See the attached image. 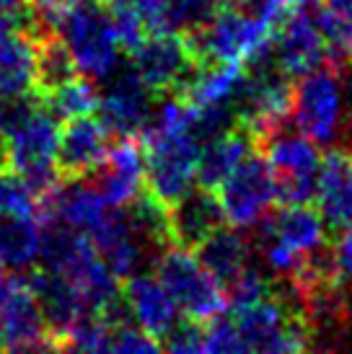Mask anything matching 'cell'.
<instances>
[{
  "mask_svg": "<svg viewBox=\"0 0 352 354\" xmlns=\"http://www.w3.org/2000/svg\"><path fill=\"white\" fill-rule=\"evenodd\" d=\"M290 122L316 145H342L350 117L344 109L337 68L324 65L293 80Z\"/></svg>",
  "mask_w": 352,
  "mask_h": 354,
  "instance_id": "6da1fadb",
  "label": "cell"
},
{
  "mask_svg": "<svg viewBox=\"0 0 352 354\" xmlns=\"http://www.w3.org/2000/svg\"><path fill=\"white\" fill-rule=\"evenodd\" d=\"M274 29L238 6L218 8L215 16L184 41L197 62H252L272 47Z\"/></svg>",
  "mask_w": 352,
  "mask_h": 354,
  "instance_id": "7a4b0ae2",
  "label": "cell"
},
{
  "mask_svg": "<svg viewBox=\"0 0 352 354\" xmlns=\"http://www.w3.org/2000/svg\"><path fill=\"white\" fill-rule=\"evenodd\" d=\"M58 34L73 55L80 75L104 80L122 65V44L98 0H76Z\"/></svg>",
  "mask_w": 352,
  "mask_h": 354,
  "instance_id": "3957f363",
  "label": "cell"
},
{
  "mask_svg": "<svg viewBox=\"0 0 352 354\" xmlns=\"http://www.w3.org/2000/svg\"><path fill=\"white\" fill-rule=\"evenodd\" d=\"M6 142L10 171L24 178V184L39 202L49 197L62 178L58 171L60 119L52 117L42 104L19 129L10 132Z\"/></svg>",
  "mask_w": 352,
  "mask_h": 354,
  "instance_id": "277c9868",
  "label": "cell"
},
{
  "mask_svg": "<svg viewBox=\"0 0 352 354\" xmlns=\"http://www.w3.org/2000/svg\"><path fill=\"white\" fill-rule=\"evenodd\" d=\"M140 145L146 153V192L161 205H171L195 187L200 142L192 132H143Z\"/></svg>",
  "mask_w": 352,
  "mask_h": 354,
  "instance_id": "5b68a950",
  "label": "cell"
},
{
  "mask_svg": "<svg viewBox=\"0 0 352 354\" xmlns=\"http://www.w3.org/2000/svg\"><path fill=\"white\" fill-rule=\"evenodd\" d=\"M256 150L267 158L277 184V202L308 205L316 192V176L322 166V153L316 142L298 129L283 127L264 138Z\"/></svg>",
  "mask_w": 352,
  "mask_h": 354,
  "instance_id": "8992f818",
  "label": "cell"
},
{
  "mask_svg": "<svg viewBox=\"0 0 352 354\" xmlns=\"http://www.w3.org/2000/svg\"><path fill=\"white\" fill-rule=\"evenodd\" d=\"M153 274L161 279V285L166 287L168 295L174 297V303L186 318L205 324L207 318H213L228 305L223 287L202 269L192 248H182L174 243L166 246L153 264Z\"/></svg>",
  "mask_w": 352,
  "mask_h": 354,
  "instance_id": "52a82bcc",
  "label": "cell"
},
{
  "mask_svg": "<svg viewBox=\"0 0 352 354\" xmlns=\"http://www.w3.org/2000/svg\"><path fill=\"white\" fill-rule=\"evenodd\" d=\"M215 197L228 225L252 230L277 205V184L267 158L259 150L246 156L241 166L215 189Z\"/></svg>",
  "mask_w": 352,
  "mask_h": 354,
  "instance_id": "ba28073f",
  "label": "cell"
},
{
  "mask_svg": "<svg viewBox=\"0 0 352 354\" xmlns=\"http://www.w3.org/2000/svg\"><path fill=\"white\" fill-rule=\"evenodd\" d=\"M130 65L156 96H179L200 62L186 47L182 34L156 31L146 34V39L135 50H130Z\"/></svg>",
  "mask_w": 352,
  "mask_h": 354,
  "instance_id": "9c48e42d",
  "label": "cell"
},
{
  "mask_svg": "<svg viewBox=\"0 0 352 354\" xmlns=\"http://www.w3.org/2000/svg\"><path fill=\"white\" fill-rule=\"evenodd\" d=\"M156 93L140 80L132 65H119L101 80L98 91V119L107 124L112 138H140L143 127L156 106Z\"/></svg>",
  "mask_w": 352,
  "mask_h": 354,
  "instance_id": "30bf717a",
  "label": "cell"
},
{
  "mask_svg": "<svg viewBox=\"0 0 352 354\" xmlns=\"http://www.w3.org/2000/svg\"><path fill=\"white\" fill-rule=\"evenodd\" d=\"M0 346L10 352H47L58 349L39 305L21 279L0 297Z\"/></svg>",
  "mask_w": 352,
  "mask_h": 354,
  "instance_id": "8fae6325",
  "label": "cell"
},
{
  "mask_svg": "<svg viewBox=\"0 0 352 354\" xmlns=\"http://www.w3.org/2000/svg\"><path fill=\"white\" fill-rule=\"evenodd\" d=\"M272 57L277 68L290 78H301L316 68L329 65L326 47L311 13L306 8H295L288 19L274 29L272 37ZM332 68V65H329Z\"/></svg>",
  "mask_w": 352,
  "mask_h": 354,
  "instance_id": "7c38bea8",
  "label": "cell"
},
{
  "mask_svg": "<svg viewBox=\"0 0 352 354\" xmlns=\"http://www.w3.org/2000/svg\"><path fill=\"white\" fill-rule=\"evenodd\" d=\"M316 209L324 220V227L340 236L352 225V150L344 145H332L322 156L319 176H316Z\"/></svg>",
  "mask_w": 352,
  "mask_h": 354,
  "instance_id": "4fadbf2b",
  "label": "cell"
},
{
  "mask_svg": "<svg viewBox=\"0 0 352 354\" xmlns=\"http://www.w3.org/2000/svg\"><path fill=\"white\" fill-rule=\"evenodd\" d=\"M109 207H125L146 189V153L137 138H117L104 163L91 174Z\"/></svg>",
  "mask_w": 352,
  "mask_h": 354,
  "instance_id": "5bb4252c",
  "label": "cell"
},
{
  "mask_svg": "<svg viewBox=\"0 0 352 354\" xmlns=\"http://www.w3.org/2000/svg\"><path fill=\"white\" fill-rule=\"evenodd\" d=\"M112 148V132L98 117L68 119L60 127L58 142V171L62 178L91 176L107 158Z\"/></svg>",
  "mask_w": 352,
  "mask_h": 354,
  "instance_id": "9a60e30c",
  "label": "cell"
},
{
  "mask_svg": "<svg viewBox=\"0 0 352 354\" xmlns=\"http://www.w3.org/2000/svg\"><path fill=\"white\" fill-rule=\"evenodd\" d=\"M168 236L171 243L182 248H195L205 236L225 223L215 192L205 187H192L166 207Z\"/></svg>",
  "mask_w": 352,
  "mask_h": 354,
  "instance_id": "2e32d148",
  "label": "cell"
},
{
  "mask_svg": "<svg viewBox=\"0 0 352 354\" xmlns=\"http://www.w3.org/2000/svg\"><path fill=\"white\" fill-rule=\"evenodd\" d=\"M122 295L130 305L132 321L158 342L182 318L179 305L174 303V297L168 295V290L161 285V279L153 272H140V274L127 277Z\"/></svg>",
  "mask_w": 352,
  "mask_h": 354,
  "instance_id": "e0dca14e",
  "label": "cell"
},
{
  "mask_svg": "<svg viewBox=\"0 0 352 354\" xmlns=\"http://www.w3.org/2000/svg\"><path fill=\"white\" fill-rule=\"evenodd\" d=\"M192 254H195V259L202 264L207 274L223 287V292L225 287L231 285L236 277L256 259L252 238L246 236V230L225 225V223L220 227H215L210 236L202 238L192 248Z\"/></svg>",
  "mask_w": 352,
  "mask_h": 354,
  "instance_id": "ac0fdd59",
  "label": "cell"
},
{
  "mask_svg": "<svg viewBox=\"0 0 352 354\" xmlns=\"http://www.w3.org/2000/svg\"><path fill=\"white\" fill-rule=\"evenodd\" d=\"M252 230L280 241L283 246H288L298 256H308L326 243L324 220L319 209L311 207V202L308 205H283L280 209L264 215Z\"/></svg>",
  "mask_w": 352,
  "mask_h": 354,
  "instance_id": "d6986e66",
  "label": "cell"
},
{
  "mask_svg": "<svg viewBox=\"0 0 352 354\" xmlns=\"http://www.w3.org/2000/svg\"><path fill=\"white\" fill-rule=\"evenodd\" d=\"M26 287L31 290V295H34V300L39 305L42 315H44L49 331H52L55 344H58L60 334L76 318L88 313V308L83 305V297L78 295L76 285L70 282L68 277L58 274V272L34 266V269L26 272Z\"/></svg>",
  "mask_w": 352,
  "mask_h": 354,
  "instance_id": "ffe728a7",
  "label": "cell"
},
{
  "mask_svg": "<svg viewBox=\"0 0 352 354\" xmlns=\"http://www.w3.org/2000/svg\"><path fill=\"white\" fill-rule=\"evenodd\" d=\"M249 80V70L241 62H200L192 78L182 88V99L192 106H234L238 104L241 93Z\"/></svg>",
  "mask_w": 352,
  "mask_h": 354,
  "instance_id": "44dd1931",
  "label": "cell"
},
{
  "mask_svg": "<svg viewBox=\"0 0 352 354\" xmlns=\"http://www.w3.org/2000/svg\"><path fill=\"white\" fill-rule=\"evenodd\" d=\"M256 150L252 135L244 127H236L225 132L220 138L210 140L200 148L197 158V171H195V184L215 192L225 178L241 166L246 156H252Z\"/></svg>",
  "mask_w": 352,
  "mask_h": 354,
  "instance_id": "7402d4cb",
  "label": "cell"
},
{
  "mask_svg": "<svg viewBox=\"0 0 352 354\" xmlns=\"http://www.w3.org/2000/svg\"><path fill=\"white\" fill-rule=\"evenodd\" d=\"M42 212L0 217V264L10 272H29L39 261Z\"/></svg>",
  "mask_w": 352,
  "mask_h": 354,
  "instance_id": "603a6c76",
  "label": "cell"
},
{
  "mask_svg": "<svg viewBox=\"0 0 352 354\" xmlns=\"http://www.w3.org/2000/svg\"><path fill=\"white\" fill-rule=\"evenodd\" d=\"M37 39L24 31L0 34V93H24L34 88Z\"/></svg>",
  "mask_w": 352,
  "mask_h": 354,
  "instance_id": "cb8c5ba5",
  "label": "cell"
},
{
  "mask_svg": "<svg viewBox=\"0 0 352 354\" xmlns=\"http://www.w3.org/2000/svg\"><path fill=\"white\" fill-rule=\"evenodd\" d=\"M42 104H44V109H47L52 117H58L60 122L96 114V106H98L96 80L78 73V75H73L70 80H65L62 86L44 93V96H42Z\"/></svg>",
  "mask_w": 352,
  "mask_h": 354,
  "instance_id": "d4e9b609",
  "label": "cell"
},
{
  "mask_svg": "<svg viewBox=\"0 0 352 354\" xmlns=\"http://www.w3.org/2000/svg\"><path fill=\"white\" fill-rule=\"evenodd\" d=\"M78 75L73 55L60 39V34H47L37 39V62H34V88L39 96L62 86L65 80Z\"/></svg>",
  "mask_w": 352,
  "mask_h": 354,
  "instance_id": "484cf974",
  "label": "cell"
},
{
  "mask_svg": "<svg viewBox=\"0 0 352 354\" xmlns=\"http://www.w3.org/2000/svg\"><path fill=\"white\" fill-rule=\"evenodd\" d=\"M112 324L101 313H83L60 334L58 349L62 352H109Z\"/></svg>",
  "mask_w": 352,
  "mask_h": 354,
  "instance_id": "4316f807",
  "label": "cell"
},
{
  "mask_svg": "<svg viewBox=\"0 0 352 354\" xmlns=\"http://www.w3.org/2000/svg\"><path fill=\"white\" fill-rule=\"evenodd\" d=\"M220 8L218 0H166V31L174 34H195Z\"/></svg>",
  "mask_w": 352,
  "mask_h": 354,
  "instance_id": "83f0119b",
  "label": "cell"
},
{
  "mask_svg": "<svg viewBox=\"0 0 352 354\" xmlns=\"http://www.w3.org/2000/svg\"><path fill=\"white\" fill-rule=\"evenodd\" d=\"M39 212V199L31 194L19 174L0 168V217Z\"/></svg>",
  "mask_w": 352,
  "mask_h": 354,
  "instance_id": "f1b7e54d",
  "label": "cell"
},
{
  "mask_svg": "<svg viewBox=\"0 0 352 354\" xmlns=\"http://www.w3.org/2000/svg\"><path fill=\"white\" fill-rule=\"evenodd\" d=\"M42 106V96L37 91L24 93H0V132L8 138L26 119Z\"/></svg>",
  "mask_w": 352,
  "mask_h": 354,
  "instance_id": "f546056e",
  "label": "cell"
},
{
  "mask_svg": "<svg viewBox=\"0 0 352 354\" xmlns=\"http://www.w3.org/2000/svg\"><path fill=\"white\" fill-rule=\"evenodd\" d=\"M202 346H205V328H202V321H195V318H179L161 339V349L176 354L202 352Z\"/></svg>",
  "mask_w": 352,
  "mask_h": 354,
  "instance_id": "4dcf8cb0",
  "label": "cell"
},
{
  "mask_svg": "<svg viewBox=\"0 0 352 354\" xmlns=\"http://www.w3.org/2000/svg\"><path fill=\"white\" fill-rule=\"evenodd\" d=\"M109 352L119 354H153L161 352V342L146 334L137 324H117L112 326V342Z\"/></svg>",
  "mask_w": 352,
  "mask_h": 354,
  "instance_id": "1f68e13d",
  "label": "cell"
},
{
  "mask_svg": "<svg viewBox=\"0 0 352 354\" xmlns=\"http://www.w3.org/2000/svg\"><path fill=\"white\" fill-rule=\"evenodd\" d=\"M334 261H337V272L342 279L352 282V225H347L337 238L334 246Z\"/></svg>",
  "mask_w": 352,
  "mask_h": 354,
  "instance_id": "d6a6232c",
  "label": "cell"
},
{
  "mask_svg": "<svg viewBox=\"0 0 352 354\" xmlns=\"http://www.w3.org/2000/svg\"><path fill=\"white\" fill-rule=\"evenodd\" d=\"M337 75H340V86H342V99L344 109H347V117L352 119V57L337 68Z\"/></svg>",
  "mask_w": 352,
  "mask_h": 354,
  "instance_id": "836d02e7",
  "label": "cell"
},
{
  "mask_svg": "<svg viewBox=\"0 0 352 354\" xmlns=\"http://www.w3.org/2000/svg\"><path fill=\"white\" fill-rule=\"evenodd\" d=\"M329 8H334V10H340L342 16H347V19L352 21V0H324Z\"/></svg>",
  "mask_w": 352,
  "mask_h": 354,
  "instance_id": "e575fe53",
  "label": "cell"
},
{
  "mask_svg": "<svg viewBox=\"0 0 352 354\" xmlns=\"http://www.w3.org/2000/svg\"><path fill=\"white\" fill-rule=\"evenodd\" d=\"M29 0H0V13H10V10H21Z\"/></svg>",
  "mask_w": 352,
  "mask_h": 354,
  "instance_id": "d590c367",
  "label": "cell"
},
{
  "mask_svg": "<svg viewBox=\"0 0 352 354\" xmlns=\"http://www.w3.org/2000/svg\"><path fill=\"white\" fill-rule=\"evenodd\" d=\"M0 168H8V142L3 132H0Z\"/></svg>",
  "mask_w": 352,
  "mask_h": 354,
  "instance_id": "8d00e7d4",
  "label": "cell"
},
{
  "mask_svg": "<svg viewBox=\"0 0 352 354\" xmlns=\"http://www.w3.org/2000/svg\"><path fill=\"white\" fill-rule=\"evenodd\" d=\"M218 3H220V6H241L244 0H218Z\"/></svg>",
  "mask_w": 352,
  "mask_h": 354,
  "instance_id": "74e56055",
  "label": "cell"
},
{
  "mask_svg": "<svg viewBox=\"0 0 352 354\" xmlns=\"http://www.w3.org/2000/svg\"><path fill=\"white\" fill-rule=\"evenodd\" d=\"M350 124H352V119H350Z\"/></svg>",
  "mask_w": 352,
  "mask_h": 354,
  "instance_id": "f35d334b",
  "label": "cell"
},
{
  "mask_svg": "<svg viewBox=\"0 0 352 354\" xmlns=\"http://www.w3.org/2000/svg\"><path fill=\"white\" fill-rule=\"evenodd\" d=\"M0 349H3V346H0Z\"/></svg>",
  "mask_w": 352,
  "mask_h": 354,
  "instance_id": "ab89813d",
  "label": "cell"
}]
</instances>
